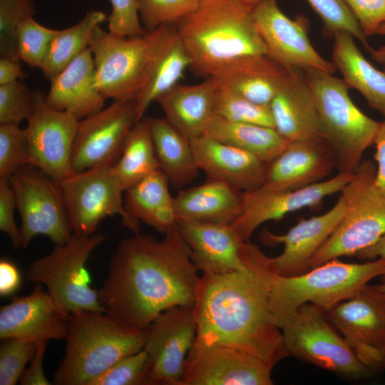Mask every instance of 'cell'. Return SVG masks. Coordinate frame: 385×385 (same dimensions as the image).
Returning a JSON list of instances; mask_svg holds the SVG:
<instances>
[{"instance_id":"1","label":"cell","mask_w":385,"mask_h":385,"mask_svg":"<svg viewBox=\"0 0 385 385\" xmlns=\"http://www.w3.org/2000/svg\"><path fill=\"white\" fill-rule=\"evenodd\" d=\"M242 255L244 270L200 277L193 307L195 342L241 349L273 369L288 356L270 306L277 273L273 258L257 244L245 242Z\"/></svg>"},{"instance_id":"2","label":"cell","mask_w":385,"mask_h":385,"mask_svg":"<svg viewBox=\"0 0 385 385\" xmlns=\"http://www.w3.org/2000/svg\"><path fill=\"white\" fill-rule=\"evenodd\" d=\"M178 227L162 240L139 233L123 240L98 289L106 313L138 329L150 327L165 310L193 307L200 281Z\"/></svg>"},{"instance_id":"3","label":"cell","mask_w":385,"mask_h":385,"mask_svg":"<svg viewBox=\"0 0 385 385\" xmlns=\"http://www.w3.org/2000/svg\"><path fill=\"white\" fill-rule=\"evenodd\" d=\"M190 67L209 77L240 58L267 53L252 17V7L237 0H201L175 24Z\"/></svg>"},{"instance_id":"4","label":"cell","mask_w":385,"mask_h":385,"mask_svg":"<svg viewBox=\"0 0 385 385\" xmlns=\"http://www.w3.org/2000/svg\"><path fill=\"white\" fill-rule=\"evenodd\" d=\"M150 327L128 326L106 312L71 314L65 355L53 374L57 385H87L119 359L142 350Z\"/></svg>"},{"instance_id":"5","label":"cell","mask_w":385,"mask_h":385,"mask_svg":"<svg viewBox=\"0 0 385 385\" xmlns=\"http://www.w3.org/2000/svg\"><path fill=\"white\" fill-rule=\"evenodd\" d=\"M384 274L382 258L364 263H345L335 258L297 275L277 274L270 295L276 324L282 329L307 303L326 312L354 296L374 278Z\"/></svg>"},{"instance_id":"6","label":"cell","mask_w":385,"mask_h":385,"mask_svg":"<svg viewBox=\"0 0 385 385\" xmlns=\"http://www.w3.org/2000/svg\"><path fill=\"white\" fill-rule=\"evenodd\" d=\"M314 97L324 138L332 148L339 172L354 173L379 127L349 97L342 78L318 70L304 71Z\"/></svg>"},{"instance_id":"7","label":"cell","mask_w":385,"mask_h":385,"mask_svg":"<svg viewBox=\"0 0 385 385\" xmlns=\"http://www.w3.org/2000/svg\"><path fill=\"white\" fill-rule=\"evenodd\" d=\"M376 173L373 161L361 160L341 191L344 215L311 258L307 271L339 257L355 256L385 235V189L377 185Z\"/></svg>"},{"instance_id":"8","label":"cell","mask_w":385,"mask_h":385,"mask_svg":"<svg viewBox=\"0 0 385 385\" xmlns=\"http://www.w3.org/2000/svg\"><path fill=\"white\" fill-rule=\"evenodd\" d=\"M105 240L96 232L89 236L72 235L64 244L55 245L53 250L33 261L25 279L46 288L58 310L66 317L81 311L106 312L98 290L91 287L86 262L92 252Z\"/></svg>"},{"instance_id":"9","label":"cell","mask_w":385,"mask_h":385,"mask_svg":"<svg viewBox=\"0 0 385 385\" xmlns=\"http://www.w3.org/2000/svg\"><path fill=\"white\" fill-rule=\"evenodd\" d=\"M158 28L121 36L96 27L89 44L96 84L106 98L134 101L145 86Z\"/></svg>"},{"instance_id":"10","label":"cell","mask_w":385,"mask_h":385,"mask_svg":"<svg viewBox=\"0 0 385 385\" xmlns=\"http://www.w3.org/2000/svg\"><path fill=\"white\" fill-rule=\"evenodd\" d=\"M281 330L288 356L349 379L374 376L314 304L300 307Z\"/></svg>"},{"instance_id":"11","label":"cell","mask_w":385,"mask_h":385,"mask_svg":"<svg viewBox=\"0 0 385 385\" xmlns=\"http://www.w3.org/2000/svg\"><path fill=\"white\" fill-rule=\"evenodd\" d=\"M63 200L73 234L89 236L96 232L107 216L118 215L122 225L134 234L139 233V222L124 206L125 192L112 166L91 168L56 181Z\"/></svg>"},{"instance_id":"12","label":"cell","mask_w":385,"mask_h":385,"mask_svg":"<svg viewBox=\"0 0 385 385\" xmlns=\"http://www.w3.org/2000/svg\"><path fill=\"white\" fill-rule=\"evenodd\" d=\"M10 182L21 220L23 248L38 235L46 236L55 245L71 238L68 214L54 180L26 164L10 177Z\"/></svg>"},{"instance_id":"13","label":"cell","mask_w":385,"mask_h":385,"mask_svg":"<svg viewBox=\"0 0 385 385\" xmlns=\"http://www.w3.org/2000/svg\"><path fill=\"white\" fill-rule=\"evenodd\" d=\"M359 360L374 376L385 371V294L366 284L325 312Z\"/></svg>"},{"instance_id":"14","label":"cell","mask_w":385,"mask_h":385,"mask_svg":"<svg viewBox=\"0 0 385 385\" xmlns=\"http://www.w3.org/2000/svg\"><path fill=\"white\" fill-rule=\"evenodd\" d=\"M33 111L24 130L28 145L27 164L55 181L74 172L71 166L78 120L72 113L56 110L39 90L32 91Z\"/></svg>"},{"instance_id":"15","label":"cell","mask_w":385,"mask_h":385,"mask_svg":"<svg viewBox=\"0 0 385 385\" xmlns=\"http://www.w3.org/2000/svg\"><path fill=\"white\" fill-rule=\"evenodd\" d=\"M136 123L135 101L120 100L79 120L71 156L73 172L115 165Z\"/></svg>"},{"instance_id":"16","label":"cell","mask_w":385,"mask_h":385,"mask_svg":"<svg viewBox=\"0 0 385 385\" xmlns=\"http://www.w3.org/2000/svg\"><path fill=\"white\" fill-rule=\"evenodd\" d=\"M252 17L267 54L287 69H314L333 74V62L322 58L312 45L309 24L303 15L287 17L276 0H263L252 7Z\"/></svg>"},{"instance_id":"17","label":"cell","mask_w":385,"mask_h":385,"mask_svg":"<svg viewBox=\"0 0 385 385\" xmlns=\"http://www.w3.org/2000/svg\"><path fill=\"white\" fill-rule=\"evenodd\" d=\"M193 307L169 308L150 326L143 347L150 362L146 385H181L185 360L197 335Z\"/></svg>"},{"instance_id":"18","label":"cell","mask_w":385,"mask_h":385,"mask_svg":"<svg viewBox=\"0 0 385 385\" xmlns=\"http://www.w3.org/2000/svg\"><path fill=\"white\" fill-rule=\"evenodd\" d=\"M272 370L241 349L195 341L185 360L181 385H271Z\"/></svg>"},{"instance_id":"19","label":"cell","mask_w":385,"mask_h":385,"mask_svg":"<svg viewBox=\"0 0 385 385\" xmlns=\"http://www.w3.org/2000/svg\"><path fill=\"white\" fill-rule=\"evenodd\" d=\"M354 173L339 172L329 180L293 190L258 188L244 192L242 212L231 225L244 242H250L262 224L278 221L288 213L304 207L319 205L326 197L341 192L353 179Z\"/></svg>"},{"instance_id":"20","label":"cell","mask_w":385,"mask_h":385,"mask_svg":"<svg viewBox=\"0 0 385 385\" xmlns=\"http://www.w3.org/2000/svg\"><path fill=\"white\" fill-rule=\"evenodd\" d=\"M337 166L333 150L324 138L289 142L267 163L266 190H293L322 181Z\"/></svg>"},{"instance_id":"21","label":"cell","mask_w":385,"mask_h":385,"mask_svg":"<svg viewBox=\"0 0 385 385\" xmlns=\"http://www.w3.org/2000/svg\"><path fill=\"white\" fill-rule=\"evenodd\" d=\"M344 212L345 203L340 196L327 212L300 220L284 235L262 230L260 240L265 245H284L282 253L272 257L277 274L287 277L305 272L309 260L335 230Z\"/></svg>"},{"instance_id":"22","label":"cell","mask_w":385,"mask_h":385,"mask_svg":"<svg viewBox=\"0 0 385 385\" xmlns=\"http://www.w3.org/2000/svg\"><path fill=\"white\" fill-rule=\"evenodd\" d=\"M68 319L58 310L42 285L36 284L30 294L13 298L1 307L0 338L16 337L36 343L65 339Z\"/></svg>"},{"instance_id":"23","label":"cell","mask_w":385,"mask_h":385,"mask_svg":"<svg viewBox=\"0 0 385 385\" xmlns=\"http://www.w3.org/2000/svg\"><path fill=\"white\" fill-rule=\"evenodd\" d=\"M178 229L191 252V260L203 274H220L242 270L245 242L231 224L180 220Z\"/></svg>"},{"instance_id":"24","label":"cell","mask_w":385,"mask_h":385,"mask_svg":"<svg viewBox=\"0 0 385 385\" xmlns=\"http://www.w3.org/2000/svg\"><path fill=\"white\" fill-rule=\"evenodd\" d=\"M197 165L207 178L229 183L243 192L260 188L267 163L252 153L207 134L190 139Z\"/></svg>"},{"instance_id":"25","label":"cell","mask_w":385,"mask_h":385,"mask_svg":"<svg viewBox=\"0 0 385 385\" xmlns=\"http://www.w3.org/2000/svg\"><path fill=\"white\" fill-rule=\"evenodd\" d=\"M274 128L288 143L324 138L314 97L303 71L289 69L269 105Z\"/></svg>"},{"instance_id":"26","label":"cell","mask_w":385,"mask_h":385,"mask_svg":"<svg viewBox=\"0 0 385 385\" xmlns=\"http://www.w3.org/2000/svg\"><path fill=\"white\" fill-rule=\"evenodd\" d=\"M191 62L175 24L158 27L146 81L135 99L137 123L144 118L149 106L178 83Z\"/></svg>"},{"instance_id":"27","label":"cell","mask_w":385,"mask_h":385,"mask_svg":"<svg viewBox=\"0 0 385 385\" xmlns=\"http://www.w3.org/2000/svg\"><path fill=\"white\" fill-rule=\"evenodd\" d=\"M106 100L96 87L95 66L89 48L51 80L46 95L51 106L68 111L78 120L102 110Z\"/></svg>"},{"instance_id":"28","label":"cell","mask_w":385,"mask_h":385,"mask_svg":"<svg viewBox=\"0 0 385 385\" xmlns=\"http://www.w3.org/2000/svg\"><path fill=\"white\" fill-rule=\"evenodd\" d=\"M288 73L289 69L265 53L237 59L209 77L255 103L269 106Z\"/></svg>"},{"instance_id":"29","label":"cell","mask_w":385,"mask_h":385,"mask_svg":"<svg viewBox=\"0 0 385 385\" xmlns=\"http://www.w3.org/2000/svg\"><path fill=\"white\" fill-rule=\"evenodd\" d=\"M243 200V191L207 178L202 185L180 190L174 197L178 222L232 224L242 212Z\"/></svg>"},{"instance_id":"30","label":"cell","mask_w":385,"mask_h":385,"mask_svg":"<svg viewBox=\"0 0 385 385\" xmlns=\"http://www.w3.org/2000/svg\"><path fill=\"white\" fill-rule=\"evenodd\" d=\"M217 82L211 77L195 85L175 84L155 101L165 118L191 139L204 133L214 115Z\"/></svg>"},{"instance_id":"31","label":"cell","mask_w":385,"mask_h":385,"mask_svg":"<svg viewBox=\"0 0 385 385\" xmlns=\"http://www.w3.org/2000/svg\"><path fill=\"white\" fill-rule=\"evenodd\" d=\"M333 37L332 62L342 79L350 88L358 91L369 106L385 120V71L365 58L349 33L339 31Z\"/></svg>"},{"instance_id":"32","label":"cell","mask_w":385,"mask_h":385,"mask_svg":"<svg viewBox=\"0 0 385 385\" xmlns=\"http://www.w3.org/2000/svg\"><path fill=\"white\" fill-rule=\"evenodd\" d=\"M166 175L156 170L125 191L124 206L135 220L166 233L178 227L174 197Z\"/></svg>"},{"instance_id":"33","label":"cell","mask_w":385,"mask_h":385,"mask_svg":"<svg viewBox=\"0 0 385 385\" xmlns=\"http://www.w3.org/2000/svg\"><path fill=\"white\" fill-rule=\"evenodd\" d=\"M150 126L159 169L175 188L190 183L200 170L190 139L165 117L146 118Z\"/></svg>"},{"instance_id":"34","label":"cell","mask_w":385,"mask_h":385,"mask_svg":"<svg viewBox=\"0 0 385 385\" xmlns=\"http://www.w3.org/2000/svg\"><path fill=\"white\" fill-rule=\"evenodd\" d=\"M204 133L248 151L266 163L273 160L288 143L274 128L235 122L215 114L209 120Z\"/></svg>"},{"instance_id":"35","label":"cell","mask_w":385,"mask_h":385,"mask_svg":"<svg viewBox=\"0 0 385 385\" xmlns=\"http://www.w3.org/2000/svg\"><path fill=\"white\" fill-rule=\"evenodd\" d=\"M106 19L103 11L92 10L78 24L57 30L40 68L44 76L51 81L88 48L95 29Z\"/></svg>"},{"instance_id":"36","label":"cell","mask_w":385,"mask_h":385,"mask_svg":"<svg viewBox=\"0 0 385 385\" xmlns=\"http://www.w3.org/2000/svg\"><path fill=\"white\" fill-rule=\"evenodd\" d=\"M112 169L124 191L159 169L146 118L132 128L122 154Z\"/></svg>"},{"instance_id":"37","label":"cell","mask_w":385,"mask_h":385,"mask_svg":"<svg viewBox=\"0 0 385 385\" xmlns=\"http://www.w3.org/2000/svg\"><path fill=\"white\" fill-rule=\"evenodd\" d=\"M214 114L235 122L274 128L269 106L255 103L218 82L215 95Z\"/></svg>"},{"instance_id":"38","label":"cell","mask_w":385,"mask_h":385,"mask_svg":"<svg viewBox=\"0 0 385 385\" xmlns=\"http://www.w3.org/2000/svg\"><path fill=\"white\" fill-rule=\"evenodd\" d=\"M57 30L36 22L33 16H26L20 24L16 40V54L31 67L41 68L48 45Z\"/></svg>"},{"instance_id":"39","label":"cell","mask_w":385,"mask_h":385,"mask_svg":"<svg viewBox=\"0 0 385 385\" xmlns=\"http://www.w3.org/2000/svg\"><path fill=\"white\" fill-rule=\"evenodd\" d=\"M321 18L324 34L333 36L339 31L349 33L368 50L370 46L356 19L344 0H307Z\"/></svg>"},{"instance_id":"40","label":"cell","mask_w":385,"mask_h":385,"mask_svg":"<svg viewBox=\"0 0 385 385\" xmlns=\"http://www.w3.org/2000/svg\"><path fill=\"white\" fill-rule=\"evenodd\" d=\"M149 372L148 354L143 349L119 359L87 385H146Z\"/></svg>"},{"instance_id":"41","label":"cell","mask_w":385,"mask_h":385,"mask_svg":"<svg viewBox=\"0 0 385 385\" xmlns=\"http://www.w3.org/2000/svg\"><path fill=\"white\" fill-rule=\"evenodd\" d=\"M140 19L150 31L166 24H175L195 11L201 0H138Z\"/></svg>"},{"instance_id":"42","label":"cell","mask_w":385,"mask_h":385,"mask_svg":"<svg viewBox=\"0 0 385 385\" xmlns=\"http://www.w3.org/2000/svg\"><path fill=\"white\" fill-rule=\"evenodd\" d=\"M32 0H0V55L19 61L16 54V40L19 26L28 16H33Z\"/></svg>"},{"instance_id":"43","label":"cell","mask_w":385,"mask_h":385,"mask_svg":"<svg viewBox=\"0 0 385 385\" xmlns=\"http://www.w3.org/2000/svg\"><path fill=\"white\" fill-rule=\"evenodd\" d=\"M37 343L9 337L1 339L0 346V384L14 385L33 358Z\"/></svg>"},{"instance_id":"44","label":"cell","mask_w":385,"mask_h":385,"mask_svg":"<svg viewBox=\"0 0 385 385\" xmlns=\"http://www.w3.org/2000/svg\"><path fill=\"white\" fill-rule=\"evenodd\" d=\"M27 155L24 130L16 124H0V178H10L27 164Z\"/></svg>"},{"instance_id":"45","label":"cell","mask_w":385,"mask_h":385,"mask_svg":"<svg viewBox=\"0 0 385 385\" xmlns=\"http://www.w3.org/2000/svg\"><path fill=\"white\" fill-rule=\"evenodd\" d=\"M33 111V94L21 81L0 85V124L28 120Z\"/></svg>"},{"instance_id":"46","label":"cell","mask_w":385,"mask_h":385,"mask_svg":"<svg viewBox=\"0 0 385 385\" xmlns=\"http://www.w3.org/2000/svg\"><path fill=\"white\" fill-rule=\"evenodd\" d=\"M111 12L107 20L108 31L121 36L143 35L146 30L142 26L138 0H109Z\"/></svg>"},{"instance_id":"47","label":"cell","mask_w":385,"mask_h":385,"mask_svg":"<svg viewBox=\"0 0 385 385\" xmlns=\"http://www.w3.org/2000/svg\"><path fill=\"white\" fill-rule=\"evenodd\" d=\"M356 19L364 36L374 35L385 23V0H344Z\"/></svg>"},{"instance_id":"48","label":"cell","mask_w":385,"mask_h":385,"mask_svg":"<svg viewBox=\"0 0 385 385\" xmlns=\"http://www.w3.org/2000/svg\"><path fill=\"white\" fill-rule=\"evenodd\" d=\"M16 201L10 178H0V230L6 233L16 249L22 247L20 228L16 225L14 210Z\"/></svg>"},{"instance_id":"49","label":"cell","mask_w":385,"mask_h":385,"mask_svg":"<svg viewBox=\"0 0 385 385\" xmlns=\"http://www.w3.org/2000/svg\"><path fill=\"white\" fill-rule=\"evenodd\" d=\"M48 342L37 343L35 354L30 361V365L22 373L19 382L22 385H50L43 371V358Z\"/></svg>"},{"instance_id":"50","label":"cell","mask_w":385,"mask_h":385,"mask_svg":"<svg viewBox=\"0 0 385 385\" xmlns=\"http://www.w3.org/2000/svg\"><path fill=\"white\" fill-rule=\"evenodd\" d=\"M21 274L12 262L1 259L0 261V295L9 297L16 292L21 285Z\"/></svg>"},{"instance_id":"51","label":"cell","mask_w":385,"mask_h":385,"mask_svg":"<svg viewBox=\"0 0 385 385\" xmlns=\"http://www.w3.org/2000/svg\"><path fill=\"white\" fill-rule=\"evenodd\" d=\"M374 160L376 162V182L385 189V120L379 122V127L374 143Z\"/></svg>"},{"instance_id":"52","label":"cell","mask_w":385,"mask_h":385,"mask_svg":"<svg viewBox=\"0 0 385 385\" xmlns=\"http://www.w3.org/2000/svg\"><path fill=\"white\" fill-rule=\"evenodd\" d=\"M26 77V73L22 70L19 61L1 57L0 85L22 81Z\"/></svg>"},{"instance_id":"53","label":"cell","mask_w":385,"mask_h":385,"mask_svg":"<svg viewBox=\"0 0 385 385\" xmlns=\"http://www.w3.org/2000/svg\"><path fill=\"white\" fill-rule=\"evenodd\" d=\"M355 257L361 260L382 258L385 260V235L370 246L358 252ZM382 282H385V274L382 276Z\"/></svg>"},{"instance_id":"54","label":"cell","mask_w":385,"mask_h":385,"mask_svg":"<svg viewBox=\"0 0 385 385\" xmlns=\"http://www.w3.org/2000/svg\"><path fill=\"white\" fill-rule=\"evenodd\" d=\"M367 51L371 54L372 59L381 64L385 71V44L376 49L370 46Z\"/></svg>"},{"instance_id":"55","label":"cell","mask_w":385,"mask_h":385,"mask_svg":"<svg viewBox=\"0 0 385 385\" xmlns=\"http://www.w3.org/2000/svg\"><path fill=\"white\" fill-rule=\"evenodd\" d=\"M246 5L253 7L255 5L263 0H237Z\"/></svg>"},{"instance_id":"56","label":"cell","mask_w":385,"mask_h":385,"mask_svg":"<svg viewBox=\"0 0 385 385\" xmlns=\"http://www.w3.org/2000/svg\"><path fill=\"white\" fill-rule=\"evenodd\" d=\"M376 290L385 294V282H382L381 284L371 285Z\"/></svg>"},{"instance_id":"57","label":"cell","mask_w":385,"mask_h":385,"mask_svg":"<svg viewBox=\"0 0 385 385\" xmlns=\"http://www.w3.org/2000/svg\"><path fill=\"white\" fill-rule=\"evenodd\" d=\"M375 34L385 36V23L382 24L376 30Z\"/></svg>"}]
</instances>
